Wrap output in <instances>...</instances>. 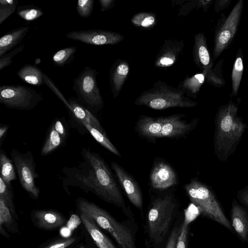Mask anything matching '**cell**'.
Wrapping results in <instances>:
<instances>
[{
  "instance_id": "1",
  "label": "cell",
  "mask_w": 248,
  "mask_h": 248,
  "mask_svg": "<svg viewBox=\"0 0 248 248\" xmlns=\"http://www.w3.org/2000/svg\"><path fill=\"white\" fill-rule=\"evenodd\" d=\"M82 160L74 167H64L61 171L62 186L69 196V186L79 188L85 193H92L102 201L121 208L127 207L120 187L110 168L98 153L82 148Z\"/></svg>"
},
{
  "instance_id": "2",
  "label": "cell",
  "mask_w": 248,
  "mask_h": 248,
  "mask_svg": "<svg viewBox=\"0 0 248 248\" xmlns=\"http://www.w3.org/2000/svg\"><path fill=\"white\" fill-rule=\"evenodd\" d=\"M172 188L151 196L144 225L147 248H163L181 216L180 202Z\"/></svg>"
},
{
  "instance_id": "3",
  "label": "cell",
  "mask_w": 248,
  "mask_h": 248,
  "mask_svg": "<svg viewBox=\"0 0 248 248\" xmlns=\"http://www.w3.org/2000/svg\"><path fill=\"white\" fill-rule=\"evenodd\" d=\"M75 205L78 213L90 218L99 227L109 233L119 248H138L134 227L118 221L107 210L85 198H77Z\"/></svg>"
},
{
  "instance_id": "4",
  "label": "cell",
  "mask_w": 248,
  "mask_h": 248,
  "mask_svg": "<svg viewBox=\"0 0 248 248\" xmlns=\"http://www.w3.org/2000/svg\"><path fill=\"white\" fill-rule=\"evenodd\" d=\"M238 107L233 102L218 109L216 122L215 147L217 154L225 158L241 139L245 124L237 115Z\"/></svg>"
},
{
  "instance_id": "5",
  "label": "cell",
  "mask_w": 248,
  "mask_h": 248,
  "mask_svg": "<svg viewBox=\"0 0 248 248\" xmlns=\"http://www.w3.org/2000/svg\"><path fill=\"white\" fill-rule=\"evenodd\" d=\"M134 104L156 110L171 108H190L197 105L182 90L170 86L161 80L157 81L152 88L142 92L136 99Z\"/></svg>"
},
{
  "instance_id": "6",
  "label": "cell",
  "mask_w": 248,
  "mask_h": 248,
  "mask_svg": "<svg viewBox=\"0 0 248 248\" xmlns=\"http://www.w3.org/2000/svg\"><path fill=\"white\" fill-rule=\"evenodd\" d=\"M184 189L190 201L199 208L203 216L231 229L214 194L206 185L194 178L185 185Z\"/></svg>"
},
{
  "instance_id": "7",
  "label": "cell",
  "mask_w": 248,
  "mask_h": 248,
  "mask_svg": "<svg viewBox=\"0 0 248 248\" xmlns=\"http://www.w3.org/2000/svg\"><path fill=\"white\" fill-rule=\"evenodd\" d=\"M98 74L95 69L86 66L73 81V90L78 100L93 114L101 111L104 107L97 81Z\"/></svg>"
},
{
  "instance_id": "8",
  "label": "cell",
  "mask_w": 248,
  "mask_h": 248,
  "mask_svg": "<svg viewBox=\"0 0 248 248\" xmlns=\"http://www.w3.org/2000/svg\"><path fill=\"white\" fill-rule=\"evenodd\" d=\"M10 154L22 188L31 199H38L40 190L36 186L35 180L39 178V175L36 171V164L32 152L28 150L21 153L13 149Z\"/></svg>"
},
{
  "instance_id": "9",
  "label": "cell",
  "mask_w": 248,
  "mask_h": 248,
  "mask_svg": "<svg viewBox=\"0 0 248 248\" xmlns=\"http://www.w3.org/2000/svg\"><path fill=\"white\" fill-rule=\"evenodd\" d=\"M44 98L35 90L22 85L0 86V103L9 108L31 110Z\"/></svg>"
},
{
  "instance_id": "10",
  "label": "cell",
  "mask_w": 248,
  "mask_h": 248,
  "mask_svg": "<svg viewBox=\"0 0 248 248\" xmlns=\"http://www.w3.org/2000/svg\"><path fill=\"white\" fill-rule=\"evenodd\" d=\"M243 8V0H238L228 16L217 28L213 48V60L217 59L232 44L238 30Z\"/></svg>"
},
{
  "instance_id": "11",
  "label": "cell",
  "mask_w": 248,
  "mask_h": 248,
  "mask_svg": "<svg viewBox=\"0 0 248 248\" xmlns=\"http://www.w3.org/2000/svg\"><path fill=\"white\" fill-rule=\"evenodd\" d=\"M111 167L129 201L140 211L144 221L143 194L138 183L133 176L117 162H111Z\"/></svg>"
},
{
  "instance_id": "12",
  "label": "cell",
  "mask_w": 248,
  "mask_h": 248,
  "mask_svg": "<svg viewBox=\"0 0 248 248\" xmlns=\"http://www.w3.org/2000/svg\"><path fill=\"white\" fill-rule=\"evenodd\" d=\"M178 182L177 175L170 165L162 158H156L149 175L151 188L157 191H164L172 188Z\"/></svg>"
},
{
  "instance_id": "13",
  "label": "cell",
  "mask_w": 248,
  "mask_h": 248,
  "mask_svg": "<svg viewBox=\"0 0 248 248\" xmlns=\"http://www.w3.org/2000/svg\"><path fill=\"white\" fill-rule=\"evenodd\" d=\"M66 37L69 39L94 46L115 45L122 41L124 38L117 32L96 29L70 31L66 34Z\"/></svg>"
},
{
  "instance_id": "14",
  "label": "cell",
  "mask_w": 248,
  "mask_h": 248,
  "mask_svg": "<svg viewBox=\"0 0 248 248\" xmlns=\"http://www.w3.org/2000/svg\"><path fill=\"white\" fill-rule=\"evenodd\" d=\"M31 219L36 228L47 231L58 230L67 221L63 214L52 209H34L31 213Z\"/></svg>"
},
{
  "instance_id": "15",
  "label": "cell",
  "mask_w": 248,
  "mask_h": 248,
  "mask_svg": "<svg viewBox=\"0 0 248 248\" xmlns=\"http://www.w3.org/2000/svg\"><path fill=\"white\" fill-rule=\"evenodd\" d=\"M185 115L174 114L165 117L161 131V138L179 139L184 137L196 126L198 120L187 122L182 118Z\"/></svg>"
},
{
  "instance_id": "16",
  "label": "cell",
  "mask_w": 248,
  "mask_h": 248,
  "mask_svg": "<svg viewBox=\"0 0 248 248\" xmlns=\"http://www.w3.org/2000/svg\"><path fill=\"white\" fill-rule=\"evenodd\" d=\"M68 106L66 107L68 111L69 116L79 125L78 131H80V124L84 122L106 135V132L97 118L83 106L75 96H72L67 100ZM75 124V125L76 124Z\"/></svg>"
},
{
  "instance_id": "17",
  "label": "cell",
  "mask_w": 248,
  "mask_h": 248,
  "mask_svg": "<svg viewBox=\"0 0 248 248\" xmlns=\"http://www.w3.org/2000/svg\"><path fill=\"white\" fill-rule=\"evenodd\" d=\"M185 46L183 40L170 39L165 40L157 54L154 62L155 67H170L177 61Z\"/></svg>"
},
{
  "instance_id": "18",
  "label": "cell",
  "mask_w": 248,
  "mask_h": 248,
  "mask_svg": "<svg viewBox=\"0 0 248 248\" xmlns=\"http://www.w3.org/2000/svg\"><path fill=\"white\" fill-rule=\"evenodd\" d=\"M165 117L141 115L136 124L135 130L141 137L150 141L161 138Z\"/></svg>"
},
{
  "instance_id": "19",
  "label": "cell",
  "mask_w": 248,
  "mask_h": 248,
  "mask_svg": "<svg viewBox=\"0 0 248 248\" xmlns=\"http://www.w3.org/2000/svg\"><path fill=\"white\" fill-rule=\"evenodd\" d=\"M193 49L194 61L202 72H207L214 67V62L208 49L206 38L202 32L194 36Z\"/></svg>"
},
{
  "instance_id": "20",
  "label": "cell",
  "mask_w": 248,
  "mask_h": 248,
  "mask_svg": "<svg viewBox=\"0 0 248 248\" xmlns=\"http://www.w3.org/2000/svg\"><path fill=\"white\" fill-rule=\"evenodd\" d=\"M78 214L86 233L97 248H117L92 219L81 213Z\"/></svg>"
},
{
  "instance_id": "21",
  "label": "cell",
  "mask_w": 248,
  "mask_h": 248,
  "mask_svg": "<svg viewBox=\"0 0 248 248\" xmlns=\"http://www.w3.org/2000/svg\"><path fill=\"white\" fill-rule=\"evenodd\" d=\"M129 71V65L124 60H117L112 64L109 72V82L113 98L119 94Z\"/></svg>"
},
{
  "instance_id": "22",
  "label": "cell",
  "mask_w": 248,
  "mask_h": 248,
  "mask_svg": "<svg viewBox=\"0 0 248 248\" xmlns=\"http://www.w3.org/2000/svg\"><path fill=\"white\" fill-rule=\"evenodd\" d=\"M29 29V26H22L2 36L0 38V57L16 47L26 36Z\"/></svg>"
},
{
  "instance_id": "23",
  "label": "cell",
  "mask_w": 248,
  "mask_h": 248,
  "mask_svg": "<svg viewBox=\"0 0 248 248\" xmlns=\"http://www.w3.org/2000/svg\"><path fill=\"white\" fill-rule=\"evenodd\" d=\"M16 220L4 201L0 198V234L9 238V233H18L19 230Z\"/></svg>"
},
{
  "instance_id": "24",
  "label": "cell",
  "mask_w": 248,
  "mask_h": 248,
  "mask_svg": "<svg viewBox=\"0 0 248 248\" xmlns=\"http://www.w3.org/2000/svg\"><path fill=\"white\" fill-rule=\"evenodd\" d=\"M44 74L37 66L26 64L17 72L18 77L24 82L34 86L45 84Z\"/></svg>"
},
{
  "instance_id": "25",
  "label": "cell",
  "mask_w": 248,
  "mask_h": 248,
  "mask_svg": "<svg viewBox=\"0 0 248 248\" xmlns=\"http://www.w3.org/2000/svg\"><path fill=\"white\" fill-rule=\"evenodd\" d=\"M206 72L197 73L191 77H186L178 85L188 97H196L203 83L205 81Z\"/></svg>"
},
{
  "instance_id": "26",
  "label": "cell",
  "mask_w": 248,
  "mask_h": 248,
  "mask_svg": "<svg viewBox=\"0 0 248 248\" xmlns=\"http://www.w3.org/2000/svg\"><path fill=\"white\" fill-rule=\"evenodd\" d=\"M87 131L90 133L97 142L107 150L118 156L121 157L122 156L121 153L115 146L107 137L106 135L102 133L90 124L82 122L80 124V131L79 133L81 134H84Z\"/></svg>"
},
{
  "instance_id": "27",
  "label": "cell",
  "mask_w": 248,
  "mask_h": 248,
  "mask_svg": "<svg viewBox=\"0 0 248 248\" xmlns=\"http://www.w3.org/2000/svg\"><path fill=\"white\" fill-rule=\"evenodd\" d=\"M232 226L236 232L244 239H247L248 221L245 211L237 204L232 208Z\"/></svg>"
},
{
  "instance_id": "28",
  "label": "cell",
  "mask_w": 248,
  "mask_h": 248,
  "mask_svg": "<svg viewBox=\"0 0 248 248\" xmlns=\"http://www.w3.org/2000/svg\"><path fill=\"white\" fill-rule=\"evenodd\" d=\"M66 140L55 129L52 124L41 150V155L46 156L52 154L61 147Z\"/></svg>"
},
{
  "instance_id": "29",
  "label": "cell",
  "mask_w": 248,
  "mask_h": 248,
  "mask_svg": "<svg viewBox=\"0 0 248 248\" xmlns=\"http://www.w3.org/2000/svg\"><path fill=\"white\" fill-rule=\"evenodd\" d=\"M82 237L75 234L68 237H56L42 243L37 248H74Z\"/></svg>"
},
{
  "instance_id": "30",
  "label": "cell",
  "mask_w": 248,
  "mask_h": 248,
  "mask_svg": "<svg viewBox=\"0 0 248 248\" xmlns=\"http://www.w3.org/2000/svg\"><path fill=\"white\" fill-rule=\"evenodd\" d=\"M243 57L242 50L240 48L238 50L232 73V97L236 96L238 94L244 71Z\"/></svg>"
},
{
  "instance_id": "31",
  "label": "cell",
  "mask_w": 248,
  "mask_h": 248,
  "mask_svg": "<svg viewBox=\"0 0 248 248\" xmlns=\"http://www.w3.org/2000/svg\"><path fill=\"white\" fill-rule=\"evenodd\" d=\"M0 177L7 184H11L13 181L16 180V175L14 164L6 155L5 152L0 149Z\"/></svg>"
},
{
  "instance_id": "32",
  "label": "cell",
  "mask_w": 248,
  "mask_h": 248,
  "mask_svg": "<svg viewBox=\"0 0 248 248\" xmlns=\"http://www.w3.org/2000/svg\"><path fill=\"white\" fill-rule=\"evenodd\" d=\"M0 198H1L10 210L12 215L19 221V217L16 211L14 201V193L12 186L6 184L0 177Z\"/></svg>"
},
{
  "instance_id": "33",
  "label": "cell",
  "mask_w": 248,
  "mask_h": 248,
  "mask_svg": "<svg viewBox=\"0 0 248 248\" xmlns=\"http://www.w3.org/2000/svg\"><path fill=\"white\" fill-rule=\"evenodd\" d=\"M76 46H71L61 49L55 53L52 56L53 63L58 67H64L69 64L75 58Z\"/></svg>"
},
{
  "instance_id": "34",
  "label": "cell",
  "mask_w": 248,
  "mask_h": 248,
  "mask_svg": "<svg viewBox=\"0 0 248 248\" xmlns=\"http://www.w3.org/2000/svg\"><path fill=\"white\" fill-rule=\"evenodd\" d=\"M223 59L220 60L213 68L206 72L205 82L215 87L220 88L225 84L222 71Z\"/></svg>"
},
{
  "instance_id": "35",
  "label": "cell",
  "mask_w": 248,
  "mask_h": 248,
  "mask_svg": "<svg viewBox=\"0 0 248 248\" xmlns=\"http://www.w3.org/2000/svg\"><path fill=\"white\" fill-rule=\"evenodd\" d=\"M131 21L134 25L139 28L150 29L156 25L157 19L154 13L140 12L134 15Z\"/></svg>"
},
{
  "instance_id": "36",
  "label": "cell",
  "mask_w": 248,
  "mask_h": 248,
  "mask_svg": "<svg viewBox=\"0 0 248 248\" xmlns=\"http://www.w3.org/2000/svg\"><path fill=\"white\" fill-rule=\"evenodd\" d=\"M16 11L19 17L28 21L36 20L44 15L43 11L33 4L18 6Z\"/></svg>"
},
{
  "instance_id": "37",
  "label": "cell",
  "mask_w": 248,
  "mask_h": 248,
  "mask_svg": "<svg viewBox=\"0 0 248 248\" xmlns=\"http://www.w3.org/2000/svg\"><path fill=\"white\" fill-rule=\"evenodd\" d=\"M17 4V0H0V25L15 13Z\"/></svg>"
},
{
  "instance_id": "38",
  "label": "cell",
  "mask_w": 248,
  "mask_h": 248,
  "mask_svg": "<svg viewBox=\"0 0 248 248\" xmlns=\"http://www.w3.org/2000/svg\"><path fill=\"white\" fill-rule=\"evenodd\" d=\"M94 0H78L77 3V11L83 18L90 17L93 12Z\"/></svg>"
},
{
  "instance_id": "39",
  "label": "cell",
  "mask_w": 248,
  "mask_h": 248,
  "mask_svg": "<svg viewBox=\"0 0 248 248\" xmlns=\"http://www.w3.org/2000/svg\"><path fill=\"white\" fill-rule=\"evenodd\" d=\"M183 221V220H182V216L181 215L172 230L164 248H176L178 238L180 233Z\"/></svg>"
},
{
  "instance_id": "40",
  "label": "cell",
  "mask_w": 248,
  "mask_h": 248,
  "mask_svg": "<svg viewBox=\"0 0 248 248\" xmlns=\"http://www.w3.org/2000/svg\"><path fill=\"white\" fill-rule=\"evenodd\" d=\"M24 44H21L0 57V71L9 66L13 63V58L21 52L24 48Z\"/></svg>"
},
{
  "instance_id": "41",
  "label": "cell",
  "mask_w": 248,
  "mask_h": 248,
  "mask_svg": "<svg viewBox=\"0 0 248 248\" xmlns=\"http://www.w3.org/2000/svg\"><path fill=\"white\" fill-rule=\"evenodd\" d=\"M200 214H201V212L199 208L193 203H191V204L184 210V223L186 225H189Z\"/></svg>"
},
{
  "instance_id": "42",
  "label": "cell",
  "mask_w": 248,
  "mask_h": 248,
  "mask_svg": "<svg viewBox=\"0 0 248 248\" xmlns=\"http://www.w3.org/2000/svg\"><path fill=\"white\" fill-rule=\"evenodd\" d=\"M55 129L66 140L69 134L67 124L63 117L58 118L52 124Z\"/></svg>"
},
{
  "instance_id": "43",
  "label": "cell",
  "mask_w": 248,
  "mask_h": 248,
  "mask_svg": "<svg viewBox=\"0 0 248 248\" xmlns=\"http://www.w3.org/2000/svg\"><path fill=\"white\" fill-rule=\"evenodd\" d=\"M188 226L182 223L180 233L175 248H186L188 234Z\"/></svg>"
},
{
  "instance_id": "44",
  "label": "cell",
  "mask_w": 248,
  "mask_h": 248,
  "mask_svg": "<svg viewBox=\"0 0 248 248\" xmlns=\"http://www.w3.org/2000/svg\"><path fill=\"white\" fill-rule=\"evenodd\" d=\"M231 0H217L215 1L214 9L216 12H219L229 6Z\"/></svg>"
},
{
  "instance_id": "45",
  "label": "cell",
  "mask_w": 248,
  "mask_h": 248,
  "mask_svg": "<svg viewBox=\"0 0 248 248\" xmlns=\"http://www.w3.org/2000/svg\"><path fill=\"white\" fill-rule=\"evenodd\" d=\"M114 0H99V2L101 6L102 12H105L111 9L114 3Z\"/></svg>"
},
{
  "instance_id": "46",
  "label": "cell",
  "mask_w": 248,
  "mask_h": 248,
  "mask_svg": "<svg viewBox=\"0 0 248 248\" xmlns=\"http://www.w3.org/2000/svg\"><path fill=\"white\" fill-rule=\"evenodd\" d=\"M9 129L8 124H0V147H1L4 139L7 134Z\"/></svg>"
},
{
  "instance_id": "47",
  "label": "cell",
  "mask_w": 248,
  "mask_h": 248,
  "mask_svg": "<svg viewBox=\"0 0 248 248\" xmlns=\"http://www.w3.org/2000/svg\"><path fill=\"white\" fill-rule=\"evenodd\" d=\"M213 2L212 0H198L197 7L202 8L204 12H206L210 5Z\"/></svg>"
},
{
  "instance_id": "48",
  "label": "cell",
  "mask_w": 248,
  "mask_h": 248,
  "mask_svg": "<svg viewBox=\"0 0 248 248\" xmlns=\"http://www.w3.org/2000/svg\"><path fill=\"white\" fill-rule=\"evenodd\" d=\"M242 201L248 205V191L243 192L241 195Z\"/></svg>"
},
{
  "instance_id": "49",
  "label": "cell",
  "mask_w": 248,
  "mask_h": 248,
  "mask_svg": "<svg viewBox=\"0 0 248 248\" xmlns=\"http://www.w3.org/2000/svg\"><path fill=\"white\" fill-rule=\"evenodd\" d=\"M74 248H87L85 244L81 243V241L79 242Z\"/></svg>"
}]
</instances>
